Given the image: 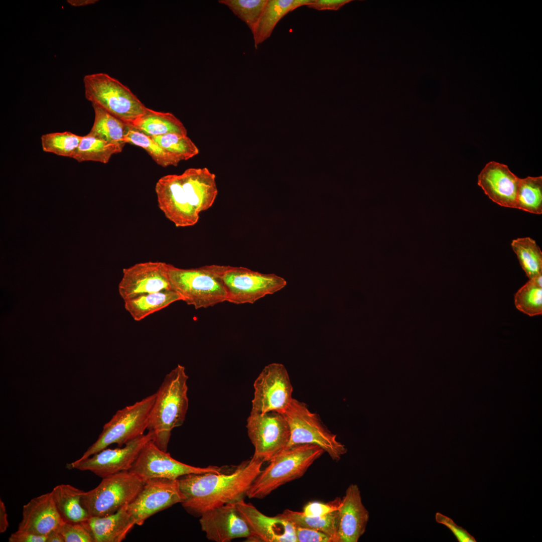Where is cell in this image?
<instances>
[{
	"label": "cell",
	"instance_id": "cell-22",
	"mask_svg": "<svg viewBox=\"0 0 542 542\" xmlns=\"http://www.w3.org/2000/svg\"><path fill=\"white\" fill-rule=\"evenodd\" d=\"M190 204L200 213L210 208L218 194L215 175L207 168H191L180 175Z\"/></svg>",
	"mask_w": 542,
	"mask_h": 542
},
{
	"label": "cell",
	"instance_id": "cell-10",
	"mask_svg": "<svg viewBox=\"0 0 542 542\" xmlns=\"http://www.w3.org/2000/svg\"><path fill=\"white\" fill-rule=\"evenodd\" d=\"M250 414L276 412L283 414L291 403L293 388L285 366L280 363L265 366L254 382Z\"/></svg>",
	"mask_w": 542,
	"mask_h": 542
},
{
	"label": "cell",
	"instance_id": "cell-6",
	"mask_svg": "<svg viewBox=\"0 0 542 542\" xmlns=\"http://www.w3.org/2000/svg\"><path fill=\"white\" fill-rule=\"evenodd\" d=\"M155 398V393L118 410L104 425L97 440L79 459H86L113 444L122 447L144 435L148 430L150 415Z\"/></svg>",
	"mask_w": 542,
	"mask_h": 542
},
{
	"label": "cell",
	"instance_id": "cell-29",
	"mask_svg": "<svg viewBox=\"0 0 542 542\" xmlns=\"http://www.w3.org/2000/svg\"><path fill=\"white\" fill-rule=\"evenodd\" d=\"M125 145L113 144L89 133L83 136L74 159L78 162L107 163L112 155L122 152Z\"/></svg>",
	"mask_w": 542,
	"mask_h": 542
},
{
	"label": "cell",
	"instance_id": "cell-35",
	"mask_svg": "<svg viewBox=\"0 0 542 542\" xmlns=\"http://www.w3.org/2000/svg\"><path fill=\"white\" fill-rule=\"evenodd\" d=\"M514 304L520 312L534 316L542 314V286L530 279L514 295Z\"/></svg>",
	"mask_w": 542,
	"mask_h": 542
},
{
	"label": "cell",
	"instance_id": "cell-19",
	"mask_svg": "<svg viewBox=\"0 0 542 542\" xmlns=\"http://www.w3.org/2000/svg\"><path fill=\"white\" fill-rule=\"evenodd\" d=\"M520 178L506 165L491 161L478 176V185L494 202L502 207L515 208Z\"/></svg>",
	"mask_w": 542,
	"mask_h": 542
},
{
	"label": "cell",
	"instance_id": "cell-33",
	"mask_svg": "<svg viewBox=\"0 0 542 542\" xmlns=\"http://www.w3.org/2000/svg\"><path fill=\"white\" fill-rule=\"evenodd\" d=\"M283 514L294 525L309 528L322 532L337 542L338 510L327 515L311 517L302 512L285 509Z\"/></svg>",
	"mask_w": 542,
	"mask_h": 542
},
{
	"label": "cell",
	"instance_id": "cell-24",
	"mask_svg": "<svg viewBox=\"0 0 542 542\" xmlns=\"http://www.w3.org/2000/svg\"><path fill=\"white\" fill-rule=\"evenodd\" d=\"M314 0H267L259 20L252 32L255 49L268 39L278 22L287 14Z\"/></svg>",
	"mask_w": 542,
	"mask_h": 542
},
{
	"label": "cell",
	"instance_id": "cell-38",
	"mask_svg": "<svg viewBox=\"0 0 542 542\" xmlns=\"http://www.w3.org/2000/svg\"><path fill=\"white\" fill-rule=\"evenodd\" d=\"M58 530L64 542H94L91 534L82 523L63 521Z\"/></svg>",
	"mask_w": 542,
	"mask_h": 542
},
{
	"label": "cell",
	"instance_id": "cell-31",
	"mask_svg": "<svg viewBox=\"0 0 542 542\" xmlns=\"http://www.w3.org/2000/svg\"><path fill=\"white\" fill-rule=\"evenodd\" d=\"M515 208L535 214L542 213L541 176L520 178Z\"/></svg>",
	"mask_w": 542,
	"mask_h": 542
},
{
	"label": "cell",
	"instance_id": "cell-40",
	"mask_svg": "<svg viewBox=\"0 0 542 542\" xmlns=\"http://www.w3.org/2000/svg\"><path fill=\"white\" fill-rule=\"evenodd\" d=\"M435 519L438 523L444 524L450 529L459 542H476L472 535L466 529L457 525L450 517L440 512H437Z\"/></svg>",
	"mask_w": 542,
	"mask_h": 542
},
{
	"label": "cell",
	"instance_id": "cell-5",
	"mask_svg": "<svg viewBox=\"0 0 542 542\" xmlns=\"http://www.w3.org/2000/svg\"><path fill=\"white\" fill-rule=\"evenodd\" d=\"M167 269L172 289L195 309L207 308L226 301L225 288L210 265L181 268L167 263Z\"/></svg>",
	"mask_w": 542,
	"mask_h": 542
},
{
	"label": "cell",
	"instance_id": "cell-7",
	"mask_svg": "<svg viewBox=\"0 0 542 542\" xmlns=\"http://www.w3.org/2000/svg\"><path fill=\"white\" fill-rule=\"evenodd\" d=\"M210 265L225 288L226 301L236 305L253 304L287 285L284 278L274 274H262L242 266Z\"/></svg>",
	"mask_w": 542,
	"mask_h": 542
},
{
	"label": "cell",
	"instance_id": "cell-3",
	"mask_svg": "<svg viewBox=\"0 0 542 542\" xmlns=\"http://www.w3.org/2000/svg\"><path fill=\"white\" fill-rule=\"evenodd\" d=\"M319 446L302 444L285 448L270 461L247 492L250 498L262 499L280 486L302 477L324 453Z\"/></svg>",
	"mask_w": 542,
	"mask_h": 542
},
{
	"label": "cell",
	"instance_id": "cell-18",
	"mask_svg": "<svg viewBox=\"0 0 542 542\" xmlns=\"http://www.w3.org/2000/svg\"><path fill=\"white\" fill-rule=\"evenodd\" d=\"M235 505L259 541L297 542L295 525L282 513L267 516L244 499Z\"/></svg>",
	"mask_w": 542,
	"mask_h": 542
},
{
	"label": "cell",
	"instance_id": "cell-39",
	"mask_svg": "<svg viewBox=\"0 0 542 542\" xmlns=\"http://www.w3.org/2000/svg\"><path fill=\"white\" fill-rule=\"evenodd\" d=\"M341 501V498L337 497L333 500L326 503L319 501L310 502L305 505L301 512L307 516H324L338 510Z\"/></svg>",
	"mask_w": 542,
	"mask_h": 542
},
{
	"label": "cell",
	"instance_id": "cell-17",
	"mask_svg": "<svg viewBox=\"0 0 542 542\" xmlns=\"http://www.w3.org/2000/svg\"><path fill=\"white\" fill-rule=\"evenodd\" d=\"M159 208L176 227L196 224L199 213L190 204L183 189L180 175L163 176L155 186Z\"/></svg>",
	"mask_w": 542,
	"mask_h": 542
},
{
	"label": "cell",
	"instance_id": "cell-43",
	"mask_svg": "<svg viewBox=\"0 0 542 542\" xmlns=\"http://www.w3.org/2000/svg\"><path fill=\"white\" fill-rule=\"evenodd\" d=\"M9 542H46L47 537L17 530L9 537Z\"/></svg>",
	"mask_w": 542,
	"mask_h": 542
},
{
	"label": "cell",
	"instance_id": "cell-30",
	"mask_svg": "<svg viewBox=\"0 0 542 542\" xmlns=\"http://www.w3.org/2000/svg\"><path fill=\"white\" fill-rule=\"evenodd\" d=\"M511 246L529 280L542 274V252L534 240L529 237L518 238L512 240Z\"/></svg>",
	"mask_w": 542,
	"mask_h": 542
},
{
	"label": "cell",
	"instance_id": "cell-44",
	"mask_svg": "<svg viewBox=\"0 0 542 542\" xmlns=\"http://www.w3.org/2000/svg\"><path fill=\"white\" fill-rule=\"evenodd\" d=\"M9 526L8 514L3 501L0 499V532H5Z\"/></svg>",
	"mask_w": 542,
	"mask_h": 542
},
{
	"label": "cell",
	"instance_id": "cell-1",
	"mask_svg": "<svg viewBox=\"0 0 542 542\" xmlns=\"http://www.w3.org/2000/svg\"><path fill=\"white\" fill-rule=\"evenodd\" d=\"M264 462L252 456L231 473L190 474L178 479L185 496L183 506L201 514L211 509L235 503L247 496Z\"/></svg>",
	"mask_w": 542,
	"mask_h": 542
},
{
	"label": "cell",
	"instance_id": "cell-8",
	"mask_svg": "<svg viewBox=\"0 0 542 542\" xmlns=\"http://www.w3.org/2000/svg\"><path fill=\"white\" fill-rule=\"evenodd\" d=\"M283 415L290 430L287 448L302 444L316 445L335 461L346 453L345 446L337 440V435L328 430L319 416L311 412L303 402L293 398Z\"/></svg>",
	"mask_w": 542,
	"mask_h": 542
},
{
	"label": "cell",
	"instance_id": "cell-16",
	"mask_svg": "<svg viewBox=\"0 0 542 542\" xmlns=\"http://www.w3.org/2000/svg\"><path fill=\"white\" fill-rule=\"evenodd\" d=\"M172 289L168 274L167 263L147 261L136 263L122 270L118 292L123 299Z\"/></svg>",
	"mask_w": 542,
	"mask_h": 542
},
{
	"label": "cell",
	"instance_id": "cell-42",
	"mask_svg": "<svg viewBox=\"0 0 542 542\" xmlns=\"http://www.w3.org/2000/svg\"><path fill=\"white\" fill-rule=\"evenodd\" d=\"M350 2V0H314L307 7L318 11H337Z\"/></svg>",
	"mask_w": 542,
	"mask_h": 542
},
{
	"label": "cell",
	"instance_id": "cell-15",
	"mask_svg": "<svg viewBox=\"0 0 542 542\" xmlns=\"http://www.w3.org/2000/svg\"><path fill=\"white\" fill-rule=\"evenodd\" d=\"M199 522L206 537L216 542H229L237 538L259 541L235 503H229L207 510L201 514Z\"/></svg>",
	"mask_w": 542,
	"mask_h": 542
},
{
	"label": "cell",
	"instance_id": "cell-14",
	"mask_svg": "<svg viewBox=\"0 0 542 542\" xmlns=\"http://www.w3.org/2000/svg\"><path fill=\"white\" fill-rule=\"evenodd\" d=\"M184 499L178 479H153L145 482L127 509L136 524L141 525L151 516L176 503H182Z\"/></svg>",
	"mask_w": 542,
	"mask_h": 542
},
{
	"label": "cell",
	"instance_id": "cell-13",
	"mask_svg": "<svg viewBox=\"0 0 542 542\" xmlns=\"http://www.w3.org/2000/svg\"><path fill=\"white\" fill-rule=\"evenodd\" d=\"M154 438L153 432L139 437L123 447L115 449L105 448L84 459H78L67 463L68 469L89 471L104 478L122 471H128L145 445Z\"/></svg>",
	"mask_w": 542,
	"mask_h": 542
},
{
	"label": "cell",
	"instance_id": "cell-11",
	"mask_svg": "<svg viewBox=\"0 0 542 542\" xmlns=\"http://www.w3.org/2000/svg\"><path fill=\"white\" fill-rule=\"evenodd\" d=\"M246 427L254 447L253 456L263 462L270 461L288 445L290 427L282 414L276 412L250 414Z\"/></svg>",
	"mask_w": 542,
	"mask_h": 542
},
{
	"label": "cell",
	"instance_id": "cell-4",
	"mask_svg": "<svg viewBox=\"0 0 542 542\" xmlns=\"http://www.w3.org/2000/svg\"><path fill=\"white\" fill-rule=\"evenodd\" d=\"M83 82L87 100L130 126L148 108L127 86L107 74L86 75Z\"/></svg>",
	"mask_w": 542,
	"mask_h": 542
},
{
	"label": "cell",
	"instance_id": "cell-26",
	"mask_svg": "<svg viewBox=\"0 0 542 542\" xmlns=\"http://www.w3.org/2000/svg\"><path fill=\"white\" fill-rule=\"evenodd\" d=\"M83 491L68 484L58 485L51 491L57 509L64 521L81 523L90 517L82 504Z\"/></svg>",
	"mask_w": 542,
	"mask_h": 542
},
{
	"label": "cell",
	"instance_id": "cell-2",
	"mask_svg": "<svg viewBox=\"0 0 542 542\" xmlns=\"http://www.w3.org/2000/svg\"><path fill=\"white\" fill-rule=\"evenodd\" d=\"M188 379L185 367L178 364L166 375L155 392L148 430L154 433L153 441L164 451H167L172 431L181 426L186 418L189 406Z\"/></svg>",
	"mask_w": 542,
	"mask_h": 542
},
{
	"label": "cell",
	"instance_id": "cell-36",
	"mask_svg": "<svg viewBox=\"0 0 542 542\" xmlns=\"http://www.w3.org/2000/svg\"><path fill=\"white\" fill-rule=\"evenodd\" d=\"M151 137L180 162L188 160L199 152L197 147L187 134L170 133Z\"/></svg>",
	"mask_w": 542,
	"mask_h": 542
},
{
	"label": "cell",
	"instance_id": "cell-21",
	"mask_svg": "<svg viewBox=\"0 0 542 542\" xmlns=\"http://www.w3.org/2000/svg\"><path fill=\"white\" fill-rule=\"evenodd\" d=\"M63 521L51 491L32 498L23 506L18 530L47 536Z\"/></svg>",
	"mask_w": 542,
	"mask_h": 542
},
{
	"label": "cell",
	"instance_id": "cell-46",
	"mask_svg": "<svg viewBox=\"0 0 542 542\" xmlns=\"http://www.w3.org/2000/svg\"><path fill=\"white\" fill-rule=\"evenodd\" d=\"M67 3L74 7L85 6L93 4L97 1L95 0H67Z\"/></svg>",
	"mask_w": 542,
	"mask_h": 542
},
{
	"label": "cell",
	"instance_id": "cell-20",
	"mask_svg": "<svg viewBox=\"0 0 542 542\" xmlns=\"http://www.w3.org/2000/svg\"><path fill=\"white\" fill-rule=\"evenodd\" d=\"M369 517L358 486L350 484L338 509L337 542H357L365 531Z\"/></svg>",
	"mask_w": 542,
	"mask_h": 542
},
{
	"label": "cell",
	"instance_id": "cell-27",
	"mask_svg": "<svg viewBox=\"0 0 542 542\" xmlns=\"http://www.w3.org/2000/svg\"><path fill=\"white\" fill-rule=\"evenodd\" d=\"M131 126L150 137L170 133L187 134V130L183 123L173 114L149 108Z\"/></svg>",
	"mask_w": 542,
	"mask_h": 542
},
{
	"label": "cell",
	"instance_id": "cell-23",
	"mask_svg": "<svg viewBox=\"0 0 542 542\" xmlns=\"http://www.w3.org/2000/svg\"><path fill=\"white\" fill-rule=\"evenodd\" d=\"M124 506L108 516H90L81 522L91 534L94 542H120L136 525Z\"/></svg>",
	"mask_w": 542,
	"mask_h": 542
},
{
	"label": "cell",
	"instance_id": "cell-41",
	"mask_svg": "<svg viewBox=\"0 0 542 542\" xmlns=\"http://www.w3.org/2000/svg\"><path fill=\"white\" fill-rule=\"evenodd\" d=\"M297 542H333L332 538L320 531L295 525Z\"/></svg>",
	"mask_w": 542,
	"mask_h": 542
},
{
	"label": "cell",
	"instance_id": "cell-37",
	"mask_svg": "<svg viewBox=\"0 0 542 542\" xmlns=\"http://www.w3.org/2000/svg\"><path fill=\"white\" fill-rule=\"evenodd\" d=\"M267 0H219L239 19L244 22L251 33L254 30Z\"/></svg>",
	"mask_w": 542,
	"mask_h": 542
},
{
	"label": "cell",
	"instance_id": "cell-32",
	"mask_svg": "<svg viewBox=\"0 0 542 542\" xmlns=\"http://www.w3.org/2000/svg\"><path fill=\"white\" fill-rule=\"evenodd\" d=\"M125 144H130L144 149L152 159L163 167L176 166L180 161L168 152L149 136L130 126L125 136Z\"/></svg>",
	"mask_w": 542,
	"mask_h": 542
},
{
	"label": "cell",
	"instance_id": "cell-34",
	"mask_svg": "<svg viewBox=\"0 0 542 542\" xmlns=\"http://www.w3.org/2000/svg\"><path fill=\"white\" fill-rule=\"evenodd\" d=\"M82 137L68 131L46 133L41 137L42 148L45 152L73 159Z\"/></svg>",
	"mask_w": 542,
	"mask_h": 542
},
{
	"label": "cell",
	"instance_id": "cell-12",
	"mask_svg": "<svg viewBox=\"0 0 542 542\" xmlns=\"http://www.w3.org/2000/svg\"><path fill=\"white\" fill-rule=\"evenodd\" d=\"M128 471L146 482L156 478L177 480L190 474L220 473L221 468L215 466L198 467L182 463L172 458L167 451L160 449L151 440L142 449Z\"/></svg>",
	"mask_w": 542,
	"mask_h": 542
},
{
	"label": "cell",
	"instance_id": "cell-25",
	"mask_svg": "<svg viewBox=\"0 0 542 542\" xmlns=\"http://www.w3.org/2000/svg\"><path fill=\"white\" fill-rule=\"evenodd\" d=\"M182 296L173 289L140 295L124 300V306L132 318L140 321L177 301Z\"/></svg>",
	"mask_w": 542,
	"mask_h": 542
},
{
	"label": "cell",
	"instance_id": "cell-28",
	"mask_svg": "<svg viewBox=\"0 0 542 542\" xmlns=\"http://www.w3.org/2000/svg\"><path fill=\"white\" fill-rule=\"evenodd\" d=\"M92 105L94 120L88 133L109 143L125 145V136L130 126L101 107Z\"/></svg>",
	"mask_w": 542,
	"mask_h": 542
},
{
	"label": "cell",
	"instance_id": "cell-45",
	"mask_svg": "<svg viewBox=\"0 0 542 542\" xmlns=\"http://www.w3.org/2000/svg\"><path fill=\"white\" fill-rule=\"evenodd\" d=\"M58 527L52 530L47 535L46 542H64V539L58 530Z\"/></svg>",
	"mask_w": 542,
	"mask_h": 542
},
{
	"label": "cell",
	"instance_id": "cell-9",
	"mask_svg": "<svg viewBox=\"0 0 542 542\" xmlns=\"http://www.w3.org/2000/svg\"><path fill=\"white\" fill-rule=\"evenodd\" d=\"M145 482L128 470L118 472L103 478L93 489L83 491L82 504L90 516L109 515L129 504Z\"/></svg>",
	"mask_w": 542,
	"mask_h": 542
}]
</instances>
